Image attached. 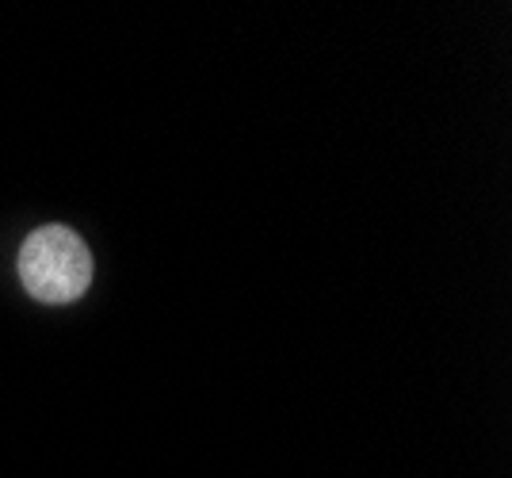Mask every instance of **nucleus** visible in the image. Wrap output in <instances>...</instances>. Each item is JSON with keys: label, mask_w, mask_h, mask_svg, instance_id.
Masks as SVG:
<instances>
[{"label": "nucleus", "mask_w": 512, "mask_h": 478, "mask_svg": "<svg viewBox=\"0 0 512 478\" xmlns=\"http://www.w3.org/2000/svg\"><path fill=\"white\" fill-rule=\"evenodd\" d=\"M92 276H96L92 249L77 230L50 222L27 234L20 249V283L35 303H77L92 287Z\"/></svg>", "instance_id": "nucleus-1"}]
</instances>
